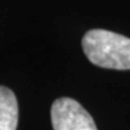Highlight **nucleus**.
I'll use <instances>...</instances> for the list:
<instances>
[{"instance_id":"7ed1b4c3","label":"nucleus","mask_w":130,"mask_h":130,"mask_svg":"<svg viewBox=\"0 0 130 130\" xmlns=\"http://www.w3.org/2000/svg\"><path fill=\"white\" fill-rule=\"evenodd\" d=\"M19 121V108L15 93L0 86V130H16Z\"/></svg>"},{"instance_id":"f03ea898","label":"nucleus","mask_w":130,"mask_h":130,"mask_svg":"<svg viewBox=\"0 0 130 130\" xmlns=\"http://www.w3.org/2000/svg\"><path fill=\"white\" fill-rule=\"evenodd\" d=\"M53 130H97L92 116L76 100L61 97L51 109Z\"/></svg>"},{"instance_id":"f257e3e1","label":"nucleus","mask_w":130,"mask_h":130,"mask_svg":"<svg viewBox=\"0 0 130 130\" xmlns=\"http://www.w3.org/2000/svg\"><path fill=\"white\" fill-rule=\"evenodd\" d=\"M82 49L92 64L106 69H130V39L106 29H92L82 37Z\"/></svg>"}]
</instances>
